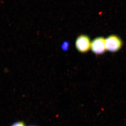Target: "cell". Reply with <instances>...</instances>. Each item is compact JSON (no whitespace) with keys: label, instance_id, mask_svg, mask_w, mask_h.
I'll list each match as a JSON object with an SVG mask.
<instances>
[{"label":"cell","instance_id":"cell-1","mask_svg":"<svg viewBox=\"0 0 126 126\" xmlns=\"http://www.w3.org/2000/svg\"><path fill=\"white\" fill-rule=\"evenodd\" d=\"M105 42L106 50L111 52L119 51L123 45V42L120 38L115 35L109 36L105 39Z\"/></svg>","mask_w":126,"mask_h":126},{"label":"cell","instance_id":"cell-2","mask_svg":"<svg viewBox=\"0 0 126 126\" xmlns=\"http://www.w3.org/2000/svg\"><path fill=\"white\" fill-rule=\"evenodd\" d=\"M91 43L90 39L87 36L81 35L76 41L75 47L80 52L86 53L90 49Z\"/></svg>","mask_w":126,"mask_h":126},{"label":"cell","instance_id":"cell-3","mask_svg":"<svg viewBox=\"0 0 126 126\" xmlns=\"http://www.w3.org/2000/svg\"><path fill=\"white\" fill-rule=\"evenodd\" d=\"M105 39L103 37H98L94 39L91 42V49L94 54H103L106 49L105 46Z\"/></svg>","mask_w":126,"mask_h":126},{"label":"cell","instance_id":"cell-4","mask_svg":"<svg viewBox=\"0 0 126 126\" xmlns=\"http://www.w3.org/2000/svg\"><path fill=\"white\" fill-rule=\"evenodd\" d=\"M70 44L68 41H65L63 42L61 45V48L63 51H66L68 50Z\"/></svg>","mask_w":126,"mask_h":126},{"label":"cell","instance_id":"cell-5","mask_svg":"<svg viewBox=\"0 0 126 126\" xmlns=\"http://www.w3.org/2000/svg\"><path fill=\"white\" fill-rule=\"evenodd\" d=\"M11 126H25L23 122H18L15 123Z\"/></svg>","mask_w":126,"mask_h":126}]
</instances>
